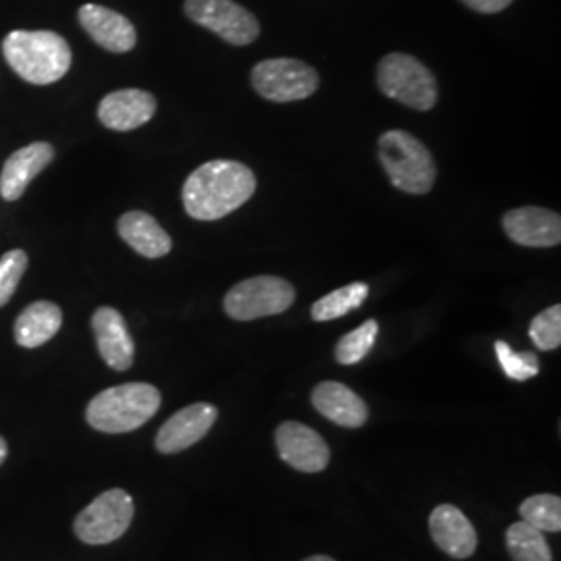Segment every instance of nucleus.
<instances>
[{"label":"nucleus","mask_w":561,"mask_h":561,"mask_svg":"<svg viewBox=\"0 0 561 561\" xmlns=\"http://www.w3.org/2000/svg\"><path fill=\"white\" fill-rule=\"evenodd\" d=\"M530 340L541 350L551 352L561 345V306L556 304L530 322Z\"/></svg>","instance_id":"26"},{"label":"nucleus","mask_w":561,"mask_h":561,"mask_svg":"<svg viewBox=\"0 0 561 561\" xmlns=\"http://www.w3.org/2000/svg\"><path fill=\"white\" fill-rule=\"evenodd\" d=\"M62 312L53 301L30 304L15 321V341L21 347L34 350L59 333Z\"/></svg>","instance_id":"20"},{"label":"nucleus","mask_w":561,"mask_h":561,"mask_svg":"<svg viewBox=\"0 0 561 561\" xmlns=\"http://www.w3.org/2000/svg\"><path fill=\"white\" fill-rule=\"evenodd\" d=\"M368 294H370V287H368V283H362V280L340 287L312 304V310H310L312 321L329 322L341 319V317L350 314L352 310L360 308L368 298Z\"/></svg>","instance_id":"21"},{"label":"nucleus","mask_w":561,"mask_h":561,"mask_svg":"<svg viewBox=\"0 0 561 561\" xmlns=\"http://www.w3.org/2000/svg\"><path fill=\"white\" fill-rule=\"evenodd\" d=\"M495 354L502 364L503 373L512 381H528L539 375V358L533 352H514L505 341L495 343Z\"/></svg>","instance_id":"25"},{"label":"nucleus","mask_w":561,"mask_h":561,"mask_svg":"<svg viewBox=\"0 0 561 561\" xmlns=\"http://www.w3.org/2000/svg\"><path fill=\"white\" fill-rule=\"evenodd\" d=\"M304 561H335L331 560V558H327V556H312V558H308V560Z\"/></svg>","instance_id":"30"},{"label":"nucleus","mask_w":561,"mask_h":561,"mask_svg":"<svg viewBox=\"0 0 561 561\" xmlns=\"http://www.w3.org/2000/svg\"><path fill=\"white\" fill-rule=\"evenodd\" d=\"M379 159L385 173L401 192L422 196L433 190L437 180V164L428 148L412 134L401 129L382 134L379 138Z\"/></svg>","instance_id":"4"},{"label":"nucleus","mask_w":561,"mask_h":561,"mask_svg":"<svg viewBox=\"0 0 561 561\" xmlns=\"http://www.w3.org/2000/svg\"><path fill=\"white\" fill-rule=\"evenodd\" d=\"M92 331L102 360L117 373L129 370L136 358V343L131 340L127 322L121 317V312L115 308L102 306L92 317Z\"/></svg>","instance_id":"13"},{"label":"nucleus","mask_w":561,"mask_h":561,"mask_svg":"<svg viewBox=\"0 0 561 561\" xmlns=\"http://www.w3.org/2000/svg\"><path fill=\"white\" fill-rule=\"evenodd\" d=\"M275 443L280 460L306 474L322 472L331 461V449L327 442L314 428L301 422L289 421L279 424L275 433Z\"/></svg>","instance_id":"10"},{"label":"nucleus","mask_w":561,"mask_h":561,"mask_svg":"<svg viewBox=\"0 0 561 561\" xmlns=\"http://www.w3.org/2000/svg\"><path fill=\"white\" fill-rule=\"evenodd\" d=\"M520 518L530 526L539 528L541 533H560L561 530V500L558 495H533L522 502Z\"/></svg>","instance_id":"23"},{"label":"nucleus","mask_w":561,"mask_h":561,"mask_svg":"<svg viewBox=\"0 0 561 561\" xmlns=\"http://www.w3.org/2000/svg\"><path fill=\"white\" fill-rule=\"evenodd\" d=\"M2 53L21 80L34 85L55 83L71 67V48L55 32H11L2 41Z\"/></svg>","instance_id":"2"},{"label":"nucleus","mask_w":561,"mask_h":561,"mask_svg":"<svg viewBox=\"0 0 561 561\" xmlns=\"http://www.w3.org/2000/svg\"><path fill=\"white\" fill-rule=\"evenodd\" d=\"M55 159V148L46 141H34L9 157L0 175V196L7 202L20 201L36 175Z\"/></svg>","instance_id":"17"},{"label":"nucleus","mask_w":561,"mask_h":561,"mask_svg":"<svg viewBox=\"0 0 561 561\" xmlns=\"http://www.w3.org/2000/svg\"><path fill=\"white\" fill-rule=\"evenodd\" d=\"M25 268L27 254L23 250H11L0 259V308L13 298Z\"/></svg>","instance_id":"27"},{"label":"nucleus","mask_w":561,"mask_h":561,"mask_svg":"<svg viewBox=\"0 0 561 561\" xmlns=\"http://www.w3.org/2000/svg\"><path fill=\"white\" fill-rule=\"evenodd\" d=\"M379 335V322L375 319L364 322L358 329H354L352 333L343 335L337 341V347H335V358L340 364L345 366H352V364H358L368 356V352L373 350L375 341Z\"/></svg>","instance_id":"24"},{"label":"nucleus","mask_w":561,"mask_h":561,"mask_svg":"<svg viewBox=\"0 0 561 561\" xmlns=\"http://www.w3.org/2000/svg\"><path fill=\"white\" fill-rule=\"evenodd\" d=\"M7 454H9V449H7V442L0 437V466H2V461L7 460Z\"/></svg>","instance_id":"29"},{"label":"nucleus","mask_w":561,"mask_h":561,"mask_svg":"<svg viewBox=\"0 0 561 561\" xmlns=\"http://www.w3.org/2000/svg\"><path fill=\"white\" fill-rule=\"evenodd\" d=\"M468 9L484 13V15H493V13H502L514 0H461Z\"/></svg>","instance_id":"28"},{"label":"nucleus","mask_w":561,"mask_h":561,"mask_svg":"<svg viewBox=\"0 0 561 561\" xmlns=\"http://www.w3.org/2000/svg\"><path fill=\"white\" fill-rule=\"evenodd\" d=\"M217 419L219 410L213 403H192L162 424L154 445L167 456L180 454L204 439Z\"/></svg>","instance_id":"11"},{"label":"nucleus","mask_w":561,"mask_h":561,"mask_svg":"<svg viewBox=\"0 0 561 561\" xmlns=\"http://www.w3.org/2000/svg\"><path fill=\"white\" fill-rule=\"evenodd\" d=\"M161 408V391L148 382H125L101 391L88 403L85 421L108 435L131 433Z\"/></svg>","instance_id":"3"},{"label":"nucleus","mask_w":561,"mask_h":561,"mask_svg":"<svg viewBox=\"0 0 561 561\" xmlns=\"http://www.w3.org/2000/svg\"><path fill=\"white\" fill-rule=\"evenodd\" d=\"M256 192L250 167L238 161L204 162L183 183L185 213L196 221H219L238 210Z\"/></svg>","instance_id":"1"},{"label":"nucleus","mask_w":561,"mask_h":561,"mask_svg":"<svg viewBox=\"0 0 561 561\" xmlns=\"http://www.w3.org/2000/svg\"><path fill=\"white\" fill-rule=\"evenodd\" d=\"M78 18L88 36L108 53H129L138 42L134 23L113 9L101 4H83Z\"/></svg>","instance_id":"14"},{"label":"nucleus","mask_w":561,"mask_h":561,"mask_svg":"<svg viewBox=\"0 0 561 561\" xmlns=\"http://www.w3.org/2000/svg\"><path fill=\"white\" fill-rule=\"evenodd\" d=\"M250 81L262 99L271 102L304 101L321 85L317 69L298 59L261 60L252 69Z\"/></svg>","instance_id":"7"},{"label":"nucleus","mask_w":561,"mask_h":561,"mask_svg":"<svg viewBox=\"0 0 561 561\" xmlns=\"http://www.w3.org/2000/svg\"><path fill=\"white\" fill-rule=\"evenodd\" d=\"M377 83L387 99L416 111H431L439 99L437 80L428 67L403 53L382 57L377 67Z\"/></svg>","instance_id":"5"},{"label":"nucleus","mask_w":561,"mask_h":561,"mask_svg":"<svg viewBox=\"0 0 561 561\" xmlns=\"http://www.w3.org/2000/svg\"><path fill=\"white\" fill-rule=\"evenodd\" d=\"M505 542L514 561H553L545 535L528 522L512 524L505 533Z\"/></svg>","instance_id":"22"},{"label":"nucleus","mask_w":561,"mask_h":561,"mask_svg":"<svg viewBox=\"0 0 561 561\" xmlns=\"http://www.w3.org/2000/svg\"><path fill=\"white\" fill-rule=\"evenodd\" d=\"M183 11L194 23L233 46H248L261 36L259 20L233 0H185Z\"/></svg>","instance_id":"9"},{"label":"nucleus","mask_w":561,"mask_h":561,"mask_svg":"<svg viewBox=\"0 0 561 561\" xmlns=\"http://www.w3.org/2000/svg\"><path fill=\"white\" fill-rule=\"evenodd\" d=\"M296 301V289L289 280L261 275L241 280L225 296V312L233 321H256L264 317L283 314Z\"/></svg>","instance_id":"6"},{"label":"nucleus","mask_w":561,"mask_h":561,"mask_svg":"<svg viewBox=\"0 0 561 561\" xmlns=\"http://www.w3.org/2000/svg\"><path fill=\"white\" fill-rule=\"evenodd\" d=\"M312 405L329 419L345 428H360L368 421V405L343 382L324 381L312 391Z\"/></svg>","instance_id":"18"},{"label":"nucleus","mask_w":561,"mask_h":561,"mask_svg":"<svg viewBox=\"0 0 561 561\" xmlns=\"http://www.w3.org/2000/svg\"><path fill=\"white\" fill-rule=\"evenodd\" d=\"M157 113V99L146 90H117L102 99L99 119L115 131H131L146 125Z\"/></svg>","instance_id":"15"},{"label":"nucleus","mask_w":561,"mask_h":561,"mask_svg":"<svg viewBox=\"0 0 561 561\" xmlns=\"http://www.w3.org/2000/svg\"><path fill=\"white\" fill-rule=\"evenodd\" d=\"M117 231L144 259H162L173 248V241L159 221L141 210L125 213L117 222Z\"/></svg>","instance_id":"19"},{"label":"nucleus","mask_w":561,"mask_h":561,"mask_svg":"<svg viewBox=\"0 0 561 561\" xmlns=\"http://www.w3.org/2000/svg\"><path fill=\"white\" fill-rule=\"evenodd\" d=\"M503 231L507 238L526 248H553L561 241V219L558 213L541 206H522L503 215Z\"/></svg>","instance_id":"12"},{"label":"nucleus","mask_w":561,"mask_h":561,"mask_svg":"<svg viewBox=\"0 0 561 561\" xmlns=\"http://www.w3.org/2000/svg\"><path fill=\"white\" fill-rule=\"evenodd\" d=\"M428 530L435 545L456 560H466L477 551V530L456 505H439L428 518Z\"/></svg>","instance_id":"16"},{"label":"nucleus","mask_w":561,"mask_h":561,"mask_svg":"<svg viewBox=\"0 0 561 561\" xmlns=\"http://www.w3.org/2000/svg\"><path fill=\"white\" fill-rule=\"evenodd\" d=\"M134 512L131 495L123 489H111L81 510L73 530L85 545H108L127 533Z\"/></svg>","instance_id":"8"}]
</instances>
